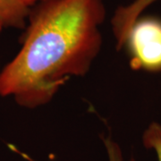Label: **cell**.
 <instances>
[{"instance_id":"obj_1","label":"cell","mask_w":161,"mask_h":161,"mask_svg":"<svg viewBox=\"0 0 161 161\" xmlns=\"http://www.w3.org/2000/svg\"><path fill=\"white\" fill-rule=\"evenodd\" d=\"M103 0H50L31 10L18 54L0 72V96L27 108L49 103L91 70L102 47Z\"/></svg>"},{"instance_id":"obj_2","label":"cell","mask_w":161,"mask_h":161,"mask_svg":"<svg viewBox=\"0 0 161 161\" xmlns=\"http://www.w3.org/2000/svg\"><path fill=\"white\" fill-rule=\"evenodd\" d=\"M125 47L130 55L133 70L161 71V20L140 17L133 24Z\"/></svg>"},{"instance_id":"obj_3","label":"cell","mask_w":161,"mask_h":161,"mask_svg":"<svg viewBox=\"0 0 161 161\" xmlns=\"http://www.w3.org/2000/svg\"><path fill=\"white\" fill-rule=\"evenodd\" d=\"M158 0H133L125 6L116 8L111 18L112 31L115 39L116 49H122L126 42L129 32L142 14Z\"/></svg>"},{"instance_id":"obj_4","label":"cell","mask_w":161,"mask_h":161,"mask_svg":"<svg viewBox=\"0 0 161 161\" xmlns=\"http://www.w3.org/2000/svg\"><path fill=\"white\" fill-rule=\"evenodd\" d=\"M30 13L23 0H0V23L4 27L24 28Z\"/></svg>"},{"instance_id":"obj_5","label":"cell","mask_w":161,"mask_h":161,"mask_svg":"<svg viewBox=\"0 0 161 161\" xmlns=\"http://www.w3.org/2000/svg\"><path fill=\"white\" fill-rule=\"evenodd\" d=\"M143 145L155 151L158 161H161V125L153 122L144 131L142 135Z\"/></svg>"},{"instance_id":"obj_6","label":"cell","mask_w":161,"mask_h":161,"mask_svg":"<svg viewBox=\"0 0 161 161\" xmlns=\"http://www.w3.org/2000/svg\"><path fill=\"white\" fill-rule=\"evenodd\" d=\"M104 144L107 150L108 157V161H124L123 158V154L121 150L119 145L113 141L111 137H105L103 139ZM130 161H135V159L132 158Z\"/></svg>"},{"instance_id":"obj_7","label":"cell","mask_w":161,"mask_h":161,"mask_svg":"<svg viewBox=\"0 0 161 161\" xmlns=\"http://www.w3.org/2000/svg\"><path fill=\"white\" fill-rule=\"evenodd\" d=\"M23 3L26 5L27 6H35V5H38L40 3H43V2H47V1H50V0H23Z\"/></svg>"},{"instance_id":"obj_8","label":"cell","mask_w":161,"mask_h":161,"mask_svg":"<svg viewBox=\"0 0 161 161\" xmlns=\"http://www.w3.org/2000/svg\"><path fill=\"white\" fill-rule=\"evenodd\" d=\"M3 27H4V26L2 25V23H0V31H1V30H2V28H3Z\"/></svg>"}]
</instances>
